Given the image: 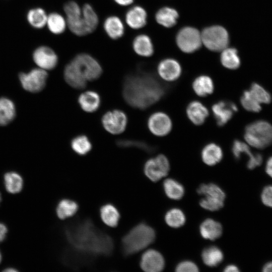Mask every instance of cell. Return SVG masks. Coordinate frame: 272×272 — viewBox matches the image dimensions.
Segmentation results:
<instances>
[{"label":"cell","instance_id":"13","mask_svg":"<svg viewBox=\"0 0 272 272\" xmlns=\"http://www.w3.org/2000/svg\"><path fill=\"white\" fill-rule=\"evenodd\" d=\"M147 125L150 132L157 137L167 135L172 128V122L170 117L162 111L152 113L148 119Z\"/></svg>","mask_w":272,"mask_h":272},{"label":"cell","instance_id":"50","mask_svg":"<svg viewBox=\"0 0 272 272\" xmlns=\"http://www.w3.org/2000/svg\"><path fill=\"white\" fill-rule=\"evenodd\" d=\"M239 271L238 267L234 264H229L224 269L225 272H237Z\"/></svg>","mask_w":272,"mask_h":272},{"label":"cell","instance_id":"10","mask_svg":"<svg viewBox=\"0 0 272 272\" xmlns=\"http://www.w3.org/2000/svg\"><path fill=\"white\" fill-rule=\"evenodd\" d=\"M48 78L46 71L40 68L34 69L28 73L19 75V79L23 88L29 92L37 93L45 86Z\"/></svg>","mask_w":272,"mask_h":272},{"label":"cell","instance_id":"38","mask_svg":"<svg viewBox=\"0 0 272 272\" xmlns=\"http://www.w3.org/2000/svg\"><path fill=\"white\" fill-rule=\"evenodd\" d=\"M47 16L45 11L41 8L31 10L28 13L27 19L33 27L40 29L46 25Z\"/></svg>","mask_w":272,"mask_h":272},{"label":"cell","instance_id":"45","mask_svg":"<svg viewBox=\"0 0 272 272\" xmlns=\"http://www.w3.org/2000/svg\"><path fill=\"white\" fill-rule=\"evenodd\" d=\"M260 198L264 205L272 208V185L264 187L261 192Z\"/></svg>","mask_w":272,"mask_h":272},{"label":"cell","instance_id":"16","mask_svg":"<svg viewBox=\"0 0 272 272\" xmlns=\"http://www.w3.org/2000/svg\"><path fill=\"white\" fill-rule=\"evenodd\" d=\"M140 265L147 272H159L165 266L164 258L162 255L155 249H149L142 255Z\"/></svg>","mask_w":272,"mask_h":272},{"label":"cell","instance_id":"26","mask_svg":"<svg viewBox=\"0 0 272 272\" xmlns=\"http://www.w3.org/2000/svg\"><path fill=\"white\" fill-rule=\"evenodd\" d=\"M132 47L137 54L143 57H149L154 52L151 38L146 34H140L135 37L132 42Z\"/></svg>","mask_w":272,"mask_h":272},{"label":"cell","instance_id":"36","mask_svg":"<svg viewBox=\"0 0 272 272\" xmlns=\"http://www.w3.org/2000/svg\"><path fill=\"white\" fill-rule=\"evenodd\" d=\"M71 147L77 154L84 156L87 155L91 150L92 145L86 135L81 134L72 140Z\"/></svg>","mask_w":272,"mask_h":272},{"label":"cell","instance_id":"44","mask_svg":"<svg viewBox=\"0 0 272 272\" xmlns=\"http://www.w3.org/2000/svg\"><path fill=\"white\" fill-rule=\"evenodd\" d=\"M175 270L177 272H196L198 271V268L193 262L184 260L177 265Z\"/></svg>","mask_w":272,"mask_h":272},{"label":"cell","instance_id":"9","mask_svg":"<svg viewBox=\"0 0 272 272\" xmlns=\"http://www.w3.org/2000/svg\"><path fill=\"white\" fill-rule=\"evenodd\" d=\"M170 170V163L167 158L163 154L148 160L144 166L145 175L151 181L157 182L166 176Z\"/></svg>","mask_w":272,"mask_h":272},{"label":"cell","instance_id":"15","mask_svg":"<svg viewBox=\"0 0 272 272\" xmlns=\"http://www.w3.org/2000/svg\"><path fill=\"white\" fill-rule=\"evenodd\" d=\"M212 111L219 126L225 125L238 111L237 105L233 102L221 100L214 103L212 107Z\"/></svg>","mask_w":272,"mask_h":272},{"label":"cell","instance_id":"41","mask_svg":"<svg viewBox=\"0 0 272 272\" xmlns=\"http://www.w3.org/2000/svg\"><path fill=\"white\" fill-rule=\"evenodd\" d=\"M240 103L248 111L258 112L261 110L260 104L254 98L249 90L243 92L240 98Z\"/></svg>","mask_w":272,"mask_h":272},{"label":"cell","instance_id":"7","mask_svg":"<svg viewBox=\"0 0 272 272\" xmlns=\"http://www.w3.org/2000/svg\"><path fill=\"white\" fill-rule=\"evenodd\" d=\"M202 43L209 50L221 51L227 47L229 35L222 26H214L205 29L201 33Z\"/></svg>","mask_w":272,"mask_h":272},{"label":"cell","instance_id":"34","mask_svg":"<svg viewBox=\"0 0 272 272\" xmlns=\"http://www.w3.org/2000/svg\"><path fill=\"white\" fill-rule=\"evenodd\" d=\"M163 188L166 195L170 199L179 200L184 194V188L183 185L172 178H168L163 182Z\"/></svg>","mask_w":272,"mask_h":272},{"label":"cell","instance_id":"40","mask_svg":"<svg viewBox=\"0 0 272 272\" xmlns=\"http://www.w3.org/2000/svg\"><path fill=\"white\" fill-rule=\"evenodd\" d=\"M249 91L260 104H269L271 101L270 94L258 83H252Z\"/></svg>","mask_w":272,"mask_h":272},{"label":"cell","instance_id":"51","mask_svg":"<svg viewBox=\"0 0 272 272\" xmlns=\"http://www.w3.org/2000/svg\"><path fill=\"white\" fill-rule=\"evenodd\" d=\"M262 271L263 272H272V261L265 263L262 266Z\"/></svg>","mask_w":272,"mask_h":272},{"label":"cell","instance_id":"11","mask_svg":"<svg viewBox=\"0 0 272 272\" xmlns=\"http://www.w3.org/2000/svg\"><path fill=\"white\" fill-rule=\"evenodd\" d=\"M176 42L179 48L185 53L197 50L202 43L201 33L196 29L187 27L178 32Z\"/></svg>","mask_w":272,"mask_h":272},{"label":"cell","instance_id":"25","mask_svg":"<svg viewBox=\"0 0 272 272\" xmlns=\"http://www.w3.org/2000/svg\"><path fill=\"white\" fill-rule=\"evenodd\" d=\"M222 231L221 224L212 219H206L199 226L200 235L206 239L215 240L221 236Z\"/></svg>","mask_w":272,"mask_h":272},{"label":"cell","instance_id":"48","mask_svg":"<svg viewBox=\"0 0 272 272\" xmlns=\"http://www.w3.org/2000/svg\"><path fill=\"white\" fill-rule=\"evenodd\" d=\"M118 5L122 7H126L131 5L134 0H113Z\"/></svg>","mask_w":272,"mask_h":272},{"label":"cell","instance_id":"19","mask_svg":"<svg viewBox=\"0 0 272 272\" xmlns=\"http://www.w3.org/2000/svg\"><path fill=\"white\" fill-rule=\"evenodd\" d=\"M186 113L189 120L196 125L202 124L209 115L207 107L197 100L192 101L188 104Z\"/></svg>","mask_w":272,"mask_h":272},{"label":"cell","instance_id":"33","mask_svg":"<svg viewBox=\"0 0 272 272\" xmlns=\"http://www.w3.org/2000/svg\"><path fill=\"white\" fill-rule=\"evenodd\" d=\"M178 14L177 11L169 7H164L160 9L156 14V20L160 25L171 27L175 25Z\"/></svg>","mask_w":272,"mask_h":272},{"label":"cell","instance_id":"31","mask_svg":"<svg viewBox=\"0 0 272 272\" xmlns=\"http://www.w3.org/2000/svg\"><path fill=\"white\" fill-rule=\"evenodd\" d=\"M46 25L49 30L55 35L63 33L67 28L65 17L56 12L51 13L48 15Z\"/></svg>","mask_w":272,"mask_h":272},{"label":"cell","instance_id":"18","mask_svg":"<svg viewBox=\"0 0 272 272\" xmlns=\"http://www.w3.org/2000/svg\"><path fill=\"white\" fill-rule=\"evenodd\" d=\"M147 14L141 6H134L130 8L125 15L126 25L132 29H139L147 23Z\"/></svg>","mask_w":272,"mask_h":272},{"label":"cell","instance_id":"17","mask_svg":"<svg viewBox=\"0 0 272 272\" xmlns=\"http://www.w3.org/2000/svg\"><path fill=\"white\" fill-rule=\"evenodd\" d=\"M158 73L159 76L167 82L177 80L181 74V67L179 63L172 58L161 61L158 64Z\"/></svg>","mask_w":272,"mask_h":272},{"label":"cell","instance_id":"2","mask_svg":"<svg viewBox=\"0 0 272 272\" xmlns=\"http://www.w3.org/2000/svg\"><path fill=\"white\" fill-rule=\"evenodd\" d=\"M122 93L129 106L145 109L158 102L164 96L165 89L152 75L138 73L125 77Z\"/></svg>","mask_w":272,"mask_h":272},{"label":"cell","instance_id":"22","mask_svg":"<svg viewBox=\"0 0 272 272\" xmlns=\"http://www.w3.org/2000/svg\"><path fill=\"white\" fill-rule=\"evenodd\" d=\"M99 215L102 222L112 228L117 227L120 219L118 210L111 203H106L100 207Z\"/></svg>","mask_w":272,"mask_h":272},{"label":"cell","instance_id":"39","mask_svg":"<svg viewBox=\"0 0 272 272\" xmlns=\"http://www.w3.org/2000/svg\"><path fill=\"white\" fill-rule=\"evenodd\" d=\"M165 220L168 226L175 228L183 226L186 221L183 212L177 208H173L169 210L165 215Z\"/></svg>","mask_w":272,"mask_h":272},{"label":"cell","instance_id":"21","mask_svg":"<svg viewBox=\"0 0 272 272\" xmlns=\"http://www.w3.org/2000/svg\"><path fill=\"white\" fill-rule=\"evenodd\" d=\"M78 102L84 111L92 113L96 111L99 108L101 104V98L96 92L87 91L79 95Z\"/></svg>","mask_w":272,"mask_h":272},{"label":"cell","instance_id":"5","mask_svg":"<svg viewBox=\"0 0 272 272\" xmlns=\"http://www.w3.org/2000/svg\"><path fill=\"white\" fill-rule=\"evenodd\" d=\"M197 192L204 196V197L200 200L199 205L205 210L216 211L223 208L226 194L222 188L216 184H201L197 189Z\"/></svg>","mask_w":272,"mask_h":272},{"label":"cell","instance_id":"4","mask_svg":"<svg viewBox=\"0 0 272 272\" xmlns=\"http://www.w3.org/2000/svg\"><path fill=\"white\" fill-rule=\"evenodd\" d=\"M244 137L249 145L258 149L265 148L272 144V125L264 120L253 121L245 127Z\"/></svg>","mask_w":272,"mask_h":272},{"label":"cell","instance_id":"20","mask_svg":"<svg viewBox=\"0 0 272 272\" xmlns=\"http://www.w3.org/2000/svg\"><path fill=\"white\" fill-rule=\"evenodd\" d=\"M103 27L106 35L112 40L121 38L124 34V23L117 16L107 17L103 22Z\"/></svg>","mask_w":272,"mask_h":272},{"label":"cell","instance_id":"28","mask_svg":"<svg viewBox=\"0 0 272 272\" xmlns=\"http://www.w3.org/2000/svg\"><path fill=\"white\" fill-rule=\"evenodd\" d=\"M79 208V205L75 200L64 198L58 202L56 207V214L59 219L64 220L75 215Z\"/></svg>","mask_w":272,"mask_h":272},{"label":"cell","instance_id":"46","mask_svg":"<svg viewBox=\"0 0 272 272\" xmlns=\"http://www.w3.org/2000/svg\"><path fill=\"white\" fill-rule=\"evenodd\" d=\"M262 155L259 153L252 154L249 157L247 162L246 166L248 169L252 170L260 166L262 162Z\"/></svg>","mask_w":272,"mask_h":272},{"label":"cell","instance_id":"53","mask_svg":"<svg viewBox=\"0 0 272 272\" xmlns=\"http://www.w3.org/2000/svg\"><path fill=\"white\" fill-rule=\"evenodd\" d=\"M1 260H2V255H1V252H0V262L1 261Z\"/></svg>","mask_w":272,"mask_h":272},{"label":"cell","instance_id":"27","mask_svg":"<svg viewBox=\"0 0 272 272\" xmlns=\"http://www.w3.org/2000/svg\"><path fill=\"white\" fill-rule=\"evenodd\" d=\"M192 87L196 95L206 97L212 94L214 91L213 80L208 76L200 75L193 81Z\"/></svg>","mask_w":272,"mask_h":272},{"label":"cell","instance_id":"52","mask_svg":"<svg viewBox=\"0 0 272 272\" xmlns=\"http://www.w3.org/2000/svg\"><path fill=\"white\" fill-rule=\"evenodd\" d=\"M4 271H7V272H10V271L15 272V271H17V270H16V269H14V268H7V269H5V270H4Z\"/></svg>","mask_w":272,"mask_h":272},{"label":"cell","instance_id":"1","mask_svg":"<svg viewBox=\"0 0 272 272\" xmlns=\"http://www.w3.org/2000/svg\"><path fill=\"white\" fill-rule=\"evenodd\" d=\"M63 232L70 250L93 263L98 256L111 255L112 238L98 228L90 218L77 219L64 225Z\"/></svg>","mask_w":272,"mask_h":272},{"label":"cell","instance_id":"42","mask_svg":"<svg viewBox=\"0 0 272 272\" xmlns=\"http://www.w3.org/2000/svg\"><path fill=\"white\" fill-rule=\"evenodd\" d=\"M116 144L120 148H137L148 153L152 152L154 151V147L142 141L125 139L119 140L116 141Z\"/></svg>","mask_w":272,"mask_h":272},{"label":"cell","instance_id":"49","mask_svg":"<svg viewBox=\"0 0 272 272\" xmlns=\"http://www.w3.org/2000/svg\"><path fill=\"white\" fill-rule=\"evenodd\" d=\"M7 228L5 225L0 223V243L5 238L7 232Z\"/></svg>","mask_w":272,"mask_h":272},{"label":"cell","instance_id":"37","mask_svg":"<svg viewBox=\"0 0 272 272\" xmlns=\"http://www.w3.org/2000/svg\"><path fill=\"white\" fill-rule=\"evenodd\" d=\"M5 184L7 190L11 193L19 192L23 187V179L16 172H10L4 176Z\"/></svg>","mask_w":272,"mask_h":272},{"label":"cell","instance_id":"12","mask_svg":"<svg viewBox=\"0 0 272 272\" xmlns=\"http://www.w3.org/2000/svg\"><path fill=\"white\" fill-rule=\"evenodd\" d=\"M104 129L112 134L123 132L126 127L127 117L122 110L114 109L106 112L101 118Z\"/></svg>","mask_w":272,"mask_h":272},{"label":"cell","instance_id":"32","mask_svg":"<svg viewBox=\"0 0 272 272\" xmlns=\"http://www.w3.org/2000/svg\"><path fill=\"white\" fill-rule=\"evenodd\" d=\"M16 115L14 103L7 98H0V125H6L11 122Z\"/></svg>","mask_w":272,"mask_h":272},{"label":"cell","instance_id":"54","mask_svg":"<svg viewBox=\"0 0 272 272\" xmlns=\"http://www.w3.org/2000/svg\"><path fill=\"white\" fill-rule=\"evenodd\" d=\"M1 200V194H0V201Z\"/></svg>","mask_w":272,"mask_h":272},{"label":"cell","instance_id":"24","mask_svg":"<svg viewBox=\"0 0 272 272\" xmlns=\"http://www.w3.org/2000/svg\"><path fill=\"white\" fill-rule=\"evenodd\" d=\"M63 77L66 83L73 88L83 89L87 86V81L79 73L71 62L64 67Z\"/></svg>","mask_w":272,"mask_h":272},{"label":"cell","instance_id":"43","mask_svg":"<svg viewBox=\"0 0 272 272\" xmlns=\"http://www.w3.org/2000/svg\"><path fill=\"white\" fill-rule=\"evenodd\" d=\"M231 150L234 158L237 160L240 159L242 154H245L249 157L253 154L249 146L239 140L234 141Z\"/></svg>","mask_w":272,"mask_h":272},{"label":"cell","instance_id":"30","mask_svg":"<svg viewBox=\"0 0 272 272\" xmlns=\"http://www.w3.org/2000/svg\"><path fill=\"white\" fill-rule=\"evenodd\" d=\"M201 258L206 265L214 267L217 266L223 261L224 255L219 247L210 246L202 250Z\"/></svg>","mask_w":272,"mask_h":272},{"label":"cell","instance_id":"14","mask_svg":"<svg viewBox=\"0 0 272 272\" xmlns=\"http://www.w3.org/2000/svg\"><path fill=\"white\" fill-rule=\"evenodd\" d=\"M33 60L40 69L45 71L54 69L58 63V58L55 52L50 47L42 46L37 48L33 55Z\"/></svg>","mask_w":272,"mask_h":272},{"label":"cell","instance_id":"47","mask_svg":"<svg viewBox=\"0 0 272 272\" xmlns=\"http://www.w3.org/2000/svg\"><path fill=\"white\" fill-rule=\"evenodd\" d=\"M266 173L272 178V156L267 159L265 167Z\"/></svg>","mask_w":272,"mask_h":272},{"label":"cell","instance_id":"23","mask_svg":"<svg viewBox=\"0 0 272 272\" xmlns=\"http://www.w3.org/2000/svg\"><path fill=\"white\" fill-rule=\"evenodd\" d=\"M223 153L221 148L215 143L205 145L201 152L202 161L209 166H214L222 159Z\"/></svg>","mask_w":272,"mask_h":272},{"label":"cell","instance_id":"8","mask_svg":"<svg viewBox=\"0 0 272 272\" xmlns=\"http://www.w3.org/2000/svg\"><path fill=\"white\" fill-rule=\"evenodd\" d=\"M63 11L67 28L74 35L84 36L87 35L82 17V8L74 1L64 4Z\"/></svg>","mask_w":272,"mask_h":272},{"label":"cell","instance_id":"29","mask_svg":"<svg viewBox=\"0 0 272 272\" xmlns=\"http://www.w3.org/2000/svg\"><path fill=\"white\" fill-rule=\"evenodd\" d=\"M82 17L87 34L92 33L97 28L99 17L93 7L85 4L82 7Z\"/></svg>","mask_w":272,"mask_h":272},{"label":"cell","instance_id":"3","mask_svg":"<svg viewBox=\"0 0 272 272\" xmlns=\"http://www.w3.org/2000/svg\"><path fill=\"white\" fill-rule=\"evenodd\" d=\"M154 229L141 222L130 229L122 238L121 249L125 257L131 256L145 249L155 240Z\"/></svg>","mask_w":272,"mask_h":272},{"label":"cell","instance_id":"6","mask_svg":"<svg viewBox=\"0 0 272 272\" xmlns=\"http://www.w3.org/2000/svg\"><path fill=\"white\" fill-rule=\"evenodd\" d=\"M70 62L87 81L96 80L102 74L103 70L100 63L88 53H79Z\"/></svg>","mask_w":272,"mask_h":272},{"label":"cell","instance_id":"35","mask_svg":"<svg viewBox=\"0 0 272 272\" xmlns=\"http://www.w3.org/2000/svg\"><path fill=\"white\" fill-rule=\"evenodd\" d=\"M221 62L224 67L228 69H238L240 65V59L237 50L234 48H225L221 55Z\"/></svg>","mask_w":272,"mask_h":272}]
</instances>
